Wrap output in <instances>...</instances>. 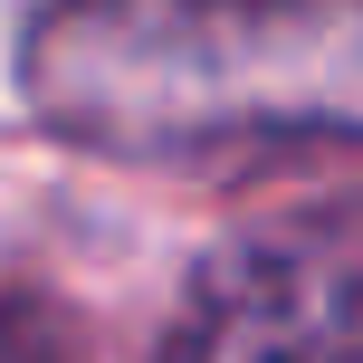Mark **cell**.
<instances>
[{"instance_id": "1", "label": "cell", "mask_w": 363, "mask_h": 363, "mask_svg": "<svg viewBox=\"0 0 363 363\" xmlns=\"http://www.w3.org/2000/svg\"><path fill=\"white\" fill-rule=\"evenodd\" d=\"M163 363H363L354 325V220L306 211L201 258Z\"/></svg>"}, {"instance_id": "2", "label": "cell", "mask_w": 363, "mask_h": 363, "mask_svg": "<svg viewBox=\"0 0 363 363\" xmlns=\"http://www.w3.org/2000/svg\"><path fill=\"white\" fill-rule=\"evenodd\" d=\"M0 363H67V335H57L38 306L0 296Z\"/></svg>"}]
</instances>
